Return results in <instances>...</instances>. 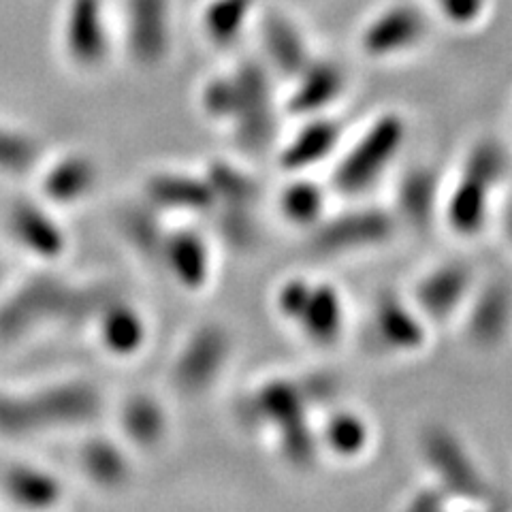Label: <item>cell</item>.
I'll return each instance as SVG.
<instances>
[{"label": "cell", "instance_id": "obj_27", "mask_svg": "<svg viewBox=\"0 0 512 512\" xmlns=\"http://www.w3.org/2000/svg\"><path fill=\"white\" fill-rule=\"evenodd\" d=\"M263 50L280 75L295 77L312 60L301 30L282 13H269L261 24Z\"/></svg>", "mask_w": 512, "mask_h": 512}, {"label": "cell", "instance_id": "obj_38", "mask_svg": "<svg viewBox=\"0 0 512 512\" xmlns=\"http://www.w3.org/2000/svg\"><path fill=\"white\" fill-rule=\"evenodd\" d=\"M448 493L442 487H429V489H421L419 493L414 495L412 502L408 504V508L412 510H440L446 506Z\"/></svg>", "mask_w": 512, "mask_h": 512}, {"label": "cell", "instance_id": "obj_3", "mask_svg": "<svg viewBox=\"0 0 512 512\" xmlns=\"http://www.w3.org/2000/svg\"><path fill=\"white\" fill-rule=\"evenodd\" d=\"M406 141V122L397 114L378 116L352 143L333 171V186L346 197L370 190L393 165Z\"/></svg>", "mask_w": 512, "mask_h": 512}, {"label": "cell", "instance_id": "obj_32", "mask_svg": "<svg viewBox=\"0 0 512 512\" xmlns=\"http://www.w3.org/2000/svg\"><path fill=\"white\" fill-rule=\"evenodd\" d=\"M280 212L295 227H316L325 214V190L306 178L288 182L280 195Z\"/></svg>", "mask_w": 512, "mask_h": 512}, {"label": "cell", "instance_id": "obj_39", "mask_svg": "<svg viewBox=\"0 0 512 512\" xmlns=\"http://www.w3.org/2000/svg\"><path fill=\"white\" fill-rule=\"evenodd\" d=\"M504 231H506L508 242L512 244V201L506 205V210H504Z\"/></svg>", "mask_w": 512, "mask_h": 512}, {"label": "cell", "instance_id": "obj_30", "mask_svg": "<svg viewBox=\"0 0 512 512\" xmlns=\"http://www.w3.org/2000/svg\"><path fill=\"white\" fill-rule=\"evenodd\" d=\"M43 160V146L37 137L18 126L0 122V175L26 178L35 175Z\"/></svg>", "mask_w": 512, "mask_h": 512}, {"label": "cell", "instance_id": "obj_26", "mask_svg": "<svg viewBox=\"0 0 512 512\" xmlns=\"http://www.w3.org/2000/svg\"><path fill=\"white\" fill-rule=\"evenodd\" d=\"M0 489L11 504L30 510L56 508L64 498L58 476L32 463H15L7 468L0 478Z\"/></svg>", "mask_w": 512, "mask_h": 512}, {"label": "cell", "instance_id": "obj_15", "mask_svg": "<svg viewBox=\"0 0 512 512\" xmlns=\"http://www.w3.org/2000/svg\"><path fill=\"white\" fill-rule=\"evenodd\" d=\"M124 43L139 67H156L169 54V0H126Z\"/></svg>", "mask_w": 512, "mask_h": 512}, {"label": "cell", "instance_id": "obj_9", "mask_svg": "<svg viewBox=\"0 0 512 512\" xmlns=\"http://www.w3.org/2000/svg\"><path fill=\"white\" fill-rule=\"evenodd\" d=\"M62 50L79 71L101 69L111 54V32L101 0H71L62 22Z\"/></svg>", "mask_w": 512, "mask_h": 512}, {"label": "cell", "instance_id": "obj_24", "mask_svg": "<svg viewBox=\"0 0 512 512\" xmlns=\"http://www.w3.org/2000/svg\"><path fill=\"white\" fill-rule=\"evenodd\" d=\"M344 301L342 295L327 282H312L306 303L295 318V327L318 346H331L342 338L344 331Z\"/></svg>", "mask_w": 512, "mask_h": 512}, {"label": "cell", "instance_id": "obj_28", "mask_svg": "<svg viewBox=\"0 0 512 512\" xmlns=\"http://www.w3.org/2000/svg\"><path fill=\"white\" fill-rule=\"evenodd\" d=\"M397 207L402 218L416 229H427L440 210V186L431 169H412L399 184Z\"/></svg>", "mask_w": 512, "mask_h": 512}, {"label": "cell", "instance_id": "obj_17", "mask_svg": "<svg viewBox=\"0 0 512 512\" xmlns=\"http://www.w3.org/2000/svg\"><path fill=\"white\" fill-rule=\"evenodd\" d=\"M99 346L116 359H131L143 350L150 338V325L131 301L111 295L92 318Z\"/></svg>", "mask_w": 512, "mask_h": 512}, {"label": "cell", "instance_id": "obj_37", "mask_svg": "<svg viewBox=\"0 0 512 512\" xmlns=\"http://www.w3.org/2000/svg\"><path fill=\"white\" fill-rule=\"evenodd\" d=\"M434 5L455 26H472L485 13V0H434Z\"/></svg>", "mask_w": 512, "mask_h": 512}, {"label": "cell", "instance_id": "obj_18", "mask_svg": "<svg viewBox=\"0 0 512 512\" xmlns=\"http://www.w3.org/2000/svg\"><path fill=\"white\" fill-rule=\"evenodd\" d=\"M472 269L463 263H444L425 274L414 291V306L427 320H446L470 299Z\"/></svg>", "mask_w": 512, "mask_h": 512}, {"label": "cell", "instance_id": "obj_33", "mask_svg": "<svg viewBox=\"0 0 512 512\" xmlns=\"http://www.w3.org/2000/svg\"><path fill=\"white\" fill-rule=\"evenodd\" d=\"M203 175L214 190L216 205L252 207L259 195V186L252 180V175L231 163H224V160H216L203 169Z\"/></svg>", "mask_w": 512, "mask_h": 512}, {"label": "cell", "instance_id": "obj_5", "mask_svg": "<svg viewBox=\"0 0 512 512\" xmlns=\"http://www.w3.org/2000/svg\"><path fill=\"white\" fill-rule=\"evenodd\" d=\"M231 359V335L218 323L192 331L171 365V384L182 397H201L227 370Z\"/></svg>", "mask_w": 512, "mask_h": 512}, {"label": "cell", "instance_id": "obj_4", "mask_svg": "<svg viewBox=\"0 0 512 512\" xmlns=\"http://www.w3.org/2000/svg\"><path fill=\"white\" fill-rule=\"evenodd\" d=\"M235 114L231 131L246 152H263L276 137L274 92L263 64L246 60L233 71Z\"/></svg>", "mask_w": 512, "mask_h": 512}, {"label": "cell", "instance_id": "obj_1", "mask_svg": "<svg viewBox=\"0 0 512 512\" xmlns=\"http://www.w3.org/2000/svg\"><path fill=\"white\" fill-rule=\"evenodd\" d=\"M312 404L301 382L271 378L248 399L250 419L276 434L278 451L295 468H312L320 451L318 434L310 425Z\"/></svg>", "mask_w": 512, "mask_h": 512}, {"label": "cell", "instance_id": "obj_6", "mask_svg": "<svg viewBox=\"0 0 512 512\" xmlns=\"http://www.w3.org/2000/svg\"><path fill=\"white\" fill-rule=\"evenodd\" d=\"M423 453L448 498L491 504L493 495L483 472L451 431L440 427L429 429L423 438Z\"/></svg>", "mask_w": 512, "mask_h": 512}, {"label": "cell", "instance_id": "obj_8", "mask_svg": "<svg viewBox=\"0 0 512 512\" xmlns=\"http://www.w3.org/2000/svg\"><path fill=\"white\" fill-rule=\"evenodd\" d=\"M69 293L71 284H64L58 278L37 276L28 280L0 310V338H20L45 320H62Z\"/></svg>", "mask_w": 512, "mask_h": 512}, {"label": "cell", "instance_id": "obj_25", "mask_svg": "<svg viewBox=\"0 0 512 512\" xmlns=\"http://www.w3.org/2000/svg\"><path fill=\"white\" fill-rule=\"evenodd\" d=\"M340 126L325 116L306 118L299 131L280 150V167L286 173H303L323 163L338 148Z\"/></svg>", "mask_w": 512, "mask_h": 512}, {"label": "cell", "instance_id": "obj_29", "mask_svg": "<svg viewBox=\"0 0 512 512\" xmlns=\"http://www.w3.org/2000/svg\"><path fill=\"white\" fill-rule=\"evenodd\" d=\"M318 440L320 448H327L335 457H359L370 444V425L357 412L335 410L318 431Z\"/></svg>", "mask_w": 512, "mask_h": 512}, {"label": "cell", "instance_id": "obj_35", "mask_svg": "<svg viewBox=\"0 0 512 512\" xmlns=\"http://www.w3.org/2000/svg\"><path fill=\"white\" fill-rule=\"evenodd\" d=\"M43 434L30 391L0 389V440H26Z\"/></svg>", "mask_w": 512, "mask_h": 512}, {"label": "cell", "instance_id": "obj_36", "mask_svg": "<svg viewBox=\"0 0 512 512\" xmlns=\"http://www.w3.org/2000/svg\"><path fill=\"white\" fill-rule=\"evenodd\" d=\"M201 109L214 122L231 124L235 114V82L231 75H216L201 88Z\"/></svg>", "mask_w": 512, "mask_h": 512}, {"label": "cell", "instance_id": "obj_11", "mask_svg": "<svg viewBox=\"0 0 512 512\" xmlns=\"http://www.w3.org/2000/svg\"><path fill=\"white\" fill-rule=\"evenodd\" d=\"M158 267L182 286L186 293H199L214 274L212 244L197 227H167Z\"/></svg>", "mask_w": 512, "mask_h": 512}, {"label": "cell", "instance_id": "obj_16", "mask_svg": "<svg viewBox=\"0 0 512 512\" xmlns=\"http://www.w3.org/2000/svg\"><path fill=\"white\" fill-rule=\"evenodd\" d=\"M143 201L158 214L180 216H210L216 207L214 190L203 171H156L143 184Z\"/></svg>", "mask_w": 512, "mask_h": 512}, {"label": "cell", "instance_id": "obj_23", "mask_svg": "<svg viewBox=\"0 0 512 512\" xmlns=\"http://www.w3.org/2000/svg\"><path fill=\"white\" fill-rule=\"evenodd\" d=\"M512 325V293L502 282L485 284L470 301L468 335L480 348L500 346Z\"/></svg>", "mask_w": 512, "mask_h": 512}, {"label": "cell", "instance_id": "obj_7", "mask_svg": "<svg viewBox=\"0 0 512 512\" xmlns=\"http://www.w3.org/2000/svg\"><path fill=\"white\" fill-rule=\"evenodd\" d=\"M37 419L45 431L84 429L103 412V395L88 380H56L30 391Z\"/></svg>", "mask_w": 512, "mask_h": 512}, {"label": "cell", "instance_id": "obj_21", "mask_svg": "<svg viewBox=\"0 0 512 512\" xmlns=\"http://www.w3.org/2000/svg\"><path fill=\"white\" fill-rule=\"evenodd\" d=\"M79 470L94 487L105 491H116L126 487L133 478L131 448L120 438H111L103 434L88 436L77 455Z\"/></svg>", "mask_w": 512, "mask_h": 512}, {"label": "cell", "instance_id": "obj_19", "mask_svg": "<svg viewBox=\"0 0 512 512\" xmlns=\"http://www.w3.org/2000/svg\"><path fill=\"white\" fill-rule=\"evenodd\" d=\"M120 440L133 451L152 453L171 436V414L158 397L135 393L118 410Z\"/></svg>", "mask_w": 512, "mask_h": 512}, {"label": "cell", "instance_id": "obj_31", "mask_svg": "<svg viewBox=\"0 0 512 512\" xmlns=\"http://www.w3.org/2000/svg\"><path fill=\"white\" fill-rule=\"evenodd\" d=\"M256 0H212L203 11V32L216 45L235 43L248 26Z\"/></svg>", "mask_w": 512, "mask_h": 512}, {"label": "cell", "instance_id": "obj_12", "mask_svg": "<svg viewBox=\"0 0 512 512\" xmlns=\"http://www.w3.org/2000/svg\"><path fill=\"white\" fill-rule=\"evenodd\" d=\"M35 175L41 199L56 210L88 201L101 180L94 158L84 152H67L52 160L43 158Z\"/></svg>", "mask_w": 512, "mask_h": 512}, {"label": "cell", "instance_id": "obj_2", "mask_svg": "<svg viewBox=\"0 0 512 512\" xmlns=\"http://www.w3.org/2000/svg\"><path fill=\"white\" fill-rule=\"evenodd\" d=\"M508 169L506 152L498 141H478L463 163L442 212L457 235H476L485 229L491 199Z\"/></svg>", "mask_w": 512, "mask_h": 512}, {"label": "cell", "instance_id": "obj_14", "mask_svg": "<svg viewBox=\"0 0 512 512\" xmlns=\"http://www.w3.org/2000/svg\"><path fill=\"white\" fill-rule=\"evenodd\" d=\"M7 224L15 242L41 261L54 263L69 248L67 233L56 218V207L43 199L13 201Z\"/></svg>", "mask_w": 512, "mask_h": 512}, {"label": "cell", "instance_id": "obj_20", "mask_svg": "<svg viewBox=\"0 0 512 512\" xmlns=\"http://www.w3.org/2000/svg\"><path fill=\"white\" fill-rule=\"evenodd\" d=\"M293 79L295 86L288 94L286 109L303 120L323 116L346 86L344 71L333 60H310Z\"/></svg>", "mask_w": 512, "mask_h": 512}, {"label": "cell", "instance_id": "obj_34", "mask_svg": "<svg viewBox=\"0 0 512 512\" xmlns=\"http://www.w3.org/2000/svg\"><path fill=\"white\" fill-rule=\"evenodd\" d=\"M122 231L126 242L131 244L143 259H148L158 265L160 248H163V239L167 233L165 224H160L158 212L143 201L137 210L128 212L122 220Z\"/></svg>", "mask_w": 512, "mask_h": 512}, {"label": "cell", "instance_id": "obj_22", "mask_svg": "<svg viewBox=\"0 0 512 512\" xmlns=\"http://www.w3.org/2000/svg\"><path fill=\"white\" fill-rule=\"evenodd\" d=\"M374 329L380 342L397 352H414L427 340L425 316L393 293H382L374 301Z\"/></svg>", "mask_w": 512, "mask_h": 512}, {"label": "cell", "instance_id": "obj_13", "mask_svg": "<svg viewBox=\"0 0 512 512\" xmlns=\"http://www.w3.org/2000/svg\"><path fill=\"white\" fill-rule=\"evenodd\" d=\"M427 30L429 22L419 7L397 3L380 11L363 28L361 47L370 58L387 60L419 47L427 37Z\"/></svg>", "mask_w": 512, "mask_h": 512}, {"label": "cell", "instance_id": "obj_10", "mask_svg": "<svg viewBox=\"0 0 512 512\" xmlns=\"http://www.w3.org/2000/svg\"><path fill=\"white\" fill-rule=\"evenodd\" d=\"M395 231V220L376 207L348 210L329 220H320L312 235V244L323 254H344L376 248L389 242Z\"/></svg>", "mask_w": 512, "mask_h": 512}]
</instances>
